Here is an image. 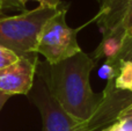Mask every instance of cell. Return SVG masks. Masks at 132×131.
<instances>
[{"mask_svg": "<svg viewBox=\"0 0 132 131\" xmlns=\"http://www.w3.org/2000/svg\"><path fill=\"white\" fill-rule=\"evenodd\" d=\"M20 58V56L13 50L6 48V46L0 45V70H4L6 67L13 65Z\"/></svg>", "mask_w": 132, "mask_h": 131, "instance_id": "cell-10", "label": "cell"}, {"mask_svg": "<svg viewBox=\"0 0 132 131\" xmlns=\"http://www.w3.org/2000/svg\"><path fill=\"white\" fill-rule=\"evenodd\" d=\"M9 97H11V95H8V94H6V93H4V92L0 91V111H1L2 107L5 106V103L8 101Z\"/></svg>", "mask_w": 132, "mask_h": 131, "instance_id": "cell-16", "label": "cell"}, {"mask_svg": "<svg viewBox=\"0 0 132 131\" xmlns=\"http://www.w3.org/2000/svg\"><path fill=\"white\" fill-rule=\"evenodd\" d=\"M117 121H122V122H125V123L132 122V103H130L128 107H125L119 113Z\"/></svg>", "mask_w": 132, "mask_h": 131, "instance_id": "cell-12", "label": "cell"}, {"mask_svg": "<svg viewBox=\"0 0 132 131\" xmlns=\"http://www.w3.org/2000/svg\"><path fill=\"white\" fill-rule=\"evenodd\" d=\"M98 1H101V0H98Z\"/></svg>", "mask_w": 132, "mask_h": 131, "instance_id": "cell-18", "label": "cell"}, {"mask_svg": "<svg viewBox=\"0 0 132 131\" xmlns=\"http://www.w3.org/2000/svg\"><path fill=\"white\" fill-rule=\"evenodd\" d=\"M122 29V31L124 32L126 37H132V0L129 4L128 8H126L125 13L123 15V19L119 22V24L117 26Z\"/></svg>", "mask_w": 132, "mask_h": 131, "instance_id": "cell-11", "label": "cell"}, {"mask_svg": "<svg viewBox=\"0 0 132 131\" xmlns=\"http://www.w3.org/2000/svg\"><path fill=\"white\" fill-rule=\"evenodd\" d=\"M125 60H132V37H125L117 56L111 60H105V64L111 66L117 74L118 73L119 64L122 62H125Z\"/></svg>", "mask_w": 132, "mask_h": 131, "instance_id": "cell-9", "label": "cell"}, {"mask_svg": "<svg viewBox=\"0 0 132 131\" xmlns=\"http://www.w3.org/2000/svg\"><path fill=\"white\" fill-rule=\"evenodd\" d=\"M36 53L22 56L16 63L0 70V91L8 95H28L34 86L37 69Z\"/></svg>", "mask_w": 132, "mask_h": 131, "instance_id": "cell-5", "label": "cell"}, {"mask_svg": "<svg viewBox=\"0 0 132 131\" xmlns=\"http://www.w3.org/2000/svg\"><path fill=\"white\" fill-rule=\"evenodd\" d=\"M131 0H101L100 11L94 18L102 35L110 32L119 24Z\"/></svg>", "mask_w": 132, "mask_h": 131, "instance_id": "cell-6", "label": "cell"}, {"mask_svg": "<svg viewBox=\"0 0 132 131\" xmlns=\"http://www.w3.org/2000/svg\"><path fill=\"white\" fill-rule=\"evenodd\" d=\"M96 63L84 51L57 64L37 63L36 74L64 111L77 121L88 120L100 102L101 94H95L89 83Z\"/></svg>", "mask_w": 132, "mask_h": 131, "instance_id": "cell-1", "label": "cell"}, {"mask_svg": "<svg viewBox=\"0 0 132 131\" xmlns=\"http://www.w3.org/2000/svg\"><path fill=\"white\" fill-rule=\"evenodd\" d=\"M4 9L5 7H4V4H2V0H0V16L4 15Z\"/></svg>", "mask_w": 132, "mask_h": 131, "instance_id": "cell-17", "label": "cell"}, {"mask_svg": "<svg viewBox=\"0 0 132 131\" xmlns=\"http://www.w3.org/2000/svg\"><path fill=\"white\" fill-rule=\"evenodd\" d=\"M20 1L26 6V2H27L28 0H20ZM34 1H37L39 5H42V6L59 7V5H60V2H62V0H34Z\"/></svg>", "mask_w": 132, "mask_h": 131, "instance_id": "cell-14", "label": "cell"}, {"mask_svg": "<svg viewBox=\"0 0 132 131\" xmlns=\"http://www.w3.org/2000/svg\"><path fill=\"white\" fill-rule=\"evenodd\" d=\"M125 122L122 121H116L114 124H111L110 127H108L104 131H125Z\"/></svg>", "mask_w": 132, "mask_h": 131, "instance_id": "cell-15", "label": "cell"}, {"mask_svg": "<svg viewBox=\"0 0 132 131\" xmlns=\"http://www.w3.org/2000/svg\"><path fill=\"white\" fill-rule=\"evenodd\" d=\"M125 35L119 27H116L110 32L103 35V38L96 50L94 51V58L98 60L104 57L105 60H111L117 56L121 50V46L125 39Z\"/></svg>", "mask_w": 132, "mask_h": 131, "instance_id": "cell-7", "label": "cell"}, {"mask_svg": "<svg viewBox=\"0 0 132 131\" xmlns=\"http://www.w3.org/2000/svg\"><path fill=\"white\" fill-rule=\"evenodd\" d=\"M115 86L118 89L132 93V60H125L119 64Z\"/></svg>", "mask_w": 132, "mask_h": 131, "instance_id": "cell-8", "label": "cell"}, {"mask_svg": "<svg viewBox=\"0 0 132 131\" xmlns=\"http://www.w3.org/2000/svg\"><path fill=\"white\" fill-rule=\"evenodd\" d=\"M66 7L59 8L38 35L34 52L43 56L48 64H57L82 51L77 39L78 30L66 23Z\"/></svg>", "mask_w": 132, "mask_h": 131, "instance_id": "cell-4", "label": "cell"}, {"mask_svg": "<svg viewBox=\"0 0 132 131\" xmlns=\"http://www.w3.org/2000/svg\"><path fill=\"white\" fill-rule=\"evenodd\" d=\"M28 96L41 113L42 131H104L116 122L119 113L132 103V93L116 88L115 78L108 80L95 111L86 121H77L67 115L39 77L35 79Z\"/></svg>", "mask_w": 132, "mask_h": 131, "instance_id": "cell-2", "label": "cell"}, {"mask_svg": "<svg viewBox=\"0 0 132 131\" xmlns=\"http://www.w3.org/2000/svg\"><path fill=\"white\" fill-rule=\"evenodd\" d=\"M5 8H12V9H22L24 11V5L20 0H2Z\"/></svg>", "mask_w": 132, "mask_h": 131, "instance_id": "cell-13", "label": "cell"}, {"mask_svg": "<svg viewBox=\"0 0 132 131\" xmlns=\"http://www.w3.org/2000/svg\"><path fill=\"white\" fill-rule=\"evenodd\" d=\"M58 9L59 7L39 5L18 15L0 16V45L13 50L20 57L34 55L42 28Z\"/></svg>", "mask_w": 132, "mask_h": 131, "instance_id": "cell-3", "label": "cell"}]
</instances>
